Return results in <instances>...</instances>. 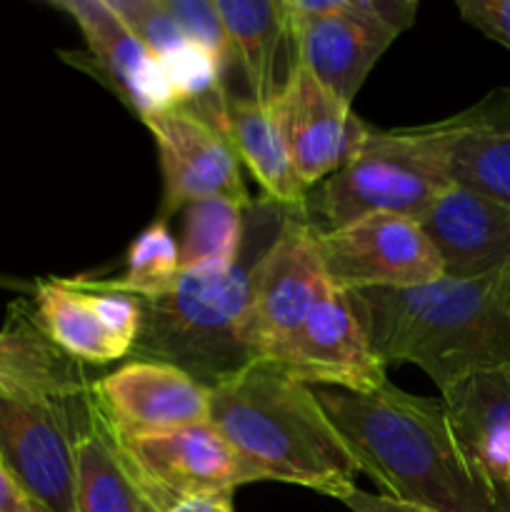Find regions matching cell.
Masks as SVG:
<instances>
[{
	"instance_id": "cell-1",
	"label": "cell",
	"mask_w": 510,
	"mask_h": 512,
	"mask_svg": "<svg viewBox=\"0 0 510 512\" xmlns=\"http://www.w3.org/2000/svg\"><path fill=\"white\" fill-rule=\"evenodd\" d=\"M360 473L385 495L428 512H510L450 425L443 403L385 383L375 393L313 388Z\"/></svg>"
},
{
	"instance_id": "cell-2",
	"label": "cell",
	"mask_w": 510,
	"mask_h": 512,
	"mask_svg": "<svg viewBox=\"0 0 510 512\" xmlns=\"http://www.w3.org/2000/svg\"><path fill=\"white\" fill-rule=\"evenodd\" d=\"M350 300L383 365H418L438 388L473 370L510 365V270L418 288L350 290Z\"/></svg>"
},
{
	"instance_id": "cell-3",
	"label": "cell",
	"mask_w": 510,
	"mask_h": 512,
	"mask_svg": "<svg viewBox=\"0 0 510 512\" xmlns=\"http://www.w3.org/2000/svg\"><path fill=\"white\" fill-rule=\"evenodd\" d=\"M208 420L258 480L303 485L335 500L355 488L358 460L313 388L275 360H250L213 385Z\"/></svg>"
},
{
	"instance_id": "cell-4",
	"label": "cell",
	"mask_w": 510,
	"mask_h": 512,
	"mask_svg": "<svg viewBox=\"0 0 510 512\" xmlns=\"http://www.w3.org/2000/svg\"><path fill=\"white\" fill-rule=\"evenodd\" d=\"M293 210L268 198L255 200L245 210V245L233 268L183 275L173 293L143 300V328L130 350L133 360L170 363L208 388L245 368L253 358L240 340V328L253 270Z\"/></svg>"
},
{
	"instance_id": "cell-5",
	"label": "cell",
	"mask_w": 510,
	"mask_h": 512,
	"mask_svg": "<svg viewBox=\"0 0 510 512\" xmlns=\"http://www.w3.org/2000/svg\"><path fill=\"white\" fill-rule=\"evenodd\" d=\"M450 185L415 148L408 130L368 128L363 143L305 200V218L320 233L368 215H400L418 223Z\"/></svg>"
},
{
	"instance_id": "cell-6",
	"label": "cell",
	"mask_w": 510,
	"mask_h": 512,
	"mask_svg": "<svg viewBox=\"0 0 510 512\" xmlns=\"http://www.w3.org/2000/svg\"><path fill=\"white\" fill-rule=\"evenodd\" d=\"M415 13V0H285L295 60L350 105Z\"/></svg>"
},
{
	"instance_id": "cell-7",
	"label": "cell",
	"mask_w": 510,
	"mask_h": 512,
	"mask_svg": "<svg viewBox=\"0 0 510 512\" xmlns=\"http://www.w3.org/2000/svg\"><path fill=\"white\" fill-rule=\"evenodd\" d=\"M330 288L333 283L325 273L318 230L308 223L303 210H293L253 270L248 310L240 328V340L250 358H278Z\"/></svg>"
},
{
	"instance_id": "cell-8",
	"label": "cell",
	"mask_w": 510,
	"mask_h": 512,
	"mask_svg": "<svg viewBox=\"0 0 510 512\" xmlns=\"http://www.w3.org/2000/svg\"><path fill=\"white\" fill-rule=\"evenodd\" d=\"M140 490L155 512L193 495L230 493L258 475L213 428L210 420L163 433L118 438Z\"/></svg>"
},
{
	"instance_id": "cell-9",
	"label": "cell",
	"mask_w": 510,
	"mask_h": 512,
	"mask_svg": "<svg viewBox=\"0 0 510 512\" xmlns=\"http://www.w3.org/2000/svg\"><path fill=\"white\" fill-rule=\"evenodd\" d=\"M320 255L340 290L418 288L443 278V263L415 220L368 215L320 233Z\"/></svg>"
},
{
	"instance_id": "cell-10",
	"label": "cell",
	"mask_w": 510,
	"mask_h": 512,
	"mask_svg": "<svg viewBox=\"0 0 510 512\" xmlns=\"http://www.w3.org/2000/svg\"><path fill=\"white\" fill-rule=\"evenodd\" d=\"M75 400L38 405L0 398V463L38 512H78Z\"/></svg>"
},
{
	"instance_id": "cell-11",
	"label": "cell",
	"mask_w": 510,
	"mask_h": 512,
	"mask_svg": "<svg viewBox=\"0 0 510 512\" xmlns=\"http://www.w3.org/2000/svg\"><path fill=\"white\" fill-rule=\"evenodd\" d=\"M405 130L448 183L510 205V88L440 123Z\"/></svg>"
},
{
	"instance_id": "cell-12",
	"label": "cell",
	"mask_w": 510,
	"mask_h": 512,
	"mask_svg": "<svg viewBox=\"0 0 510 512\" xmlns=\"http://www.w3.org/2000/svg\"><path fill=\"white\" fill-rule=\"evenodd\" d=\"M143 123L153 133L163 168V208L158 220H168L175 210L210 198L233 200L243 208L253 205L238 153L223 130L183 105L150 115Z\"/></svg>"
},
{
	"instance_id": "cell-13",
	"label": "cell",
	"mask_w": 510,
	"mask_h": 512,
	"mask_svg": "<svg viewBox=\"0 0 510 512\" xmlns=\"http://www.w3.org/2000/svg\"><path fill=\"white\" fill-rule=\"evenodd\" d=\"M310 388L375 393L388 383L348 290L330 288L275 358Z\"/></svg>"
},
{
	"instance_id": "cell-14",
	"label": "cell",
	"mask_w": 510,
	"mask_h": 512,
	"mask_svg": "<svg viewBox=\"0 0 510 512\" xmlns=\"http://www.w3.org/2000/svg\"><path fill=\"white\" fill-rule=\"evenodd\" d=\"M273 103L295 173L308 190L348 163L370 128L353 105L325 88L298 60L290 65Z\"/></svg>"
},
{
	"instance_id": "cell-15",
	"label": "cell",
	"mask_w": 510,
	"mask_h": 512,
	"mask_svg": "<svg viewBox=\"0 0 510 512\" xmlns=\"http://www.w3.org/2000/svg\"><path fill=\"white\" fill-rule=\"evenodd\" d=\"M93 398L118 438L205 423L210 388L158 360H130L93 383Z\"/></svg>"
},
{
	"instance_id": "cell-16",
	"label": "cell",
	"mask_w": 510,
	"mask_h": 512,
	"mask_svg": "<svg viewBox=\"0 0 510 512\" xmlns=\"http://www.w3.org/2000/svg\"><path fill=\"white\" fill-rule=\"evenodd\" d=\"M53 8L68 13L83 33L90 73L108 83L140 120L178 105L163 63L135 38L108 0H55Z\"/></svg>"
},
{
	"instance_id": "cell-17",
	"label": "cell",
	"mask_w": 510,
	"mask_h": 512,
	"mask_svg": "<svg viewBox=\"0 0 510 512\" xmlns=\"http://www.w3.org/2000/svg\"><path fill=\"white\" fill-rule=\"evenodd\" d=\"M443 263V278L510 270V205L463 185H445L418 220Z\"/></svg>"
},
{
	"instance_id": "cell-18",
	"label": "cell",
	"mask_w": 510,
	"mask_h": 512,
	"mask_svg": "<svg viewBox=\"0 0 510 512\" xmlns=\"http://www.w3.org/2000/svg\"><path fill=\"white\" fill-rule=\"evenodd\" d=\"M440 403L470 458L510 498V365L450 380Z\"/></svg>"
},
{
	"instance_id": "cell-19",
	"label": "cell",
	"mask_w": 510,
	"mask_h": 512,
	"mask_svg": "<svg viewBox=\"0 0 510 512\" xmlns=\"http://www.w3.org/2000/svg\"><path fill=\"white\" fill-rule=\"evenodd\" d=\"M90 390L93 383L73 358L50 343L33 313L13 305L0 330V398L60 405L83 398Z\"/></svg>"
},
{
	"instance_id": "cell-20",
	"label": "cell",
	"mask_w": 510,
	"mask_h": 512,
	"mask_svg": "<svg viewBox=\"0 0 510 512\" xmlns=\"http://www.w3.org/2000/svg\"><path fill=\"white\" fill-rule=\"evenodd\" d=\"M73 428L78 512H155L125 460L118 435L100 413L93 390L73 403Z\"/></svg>"
},
{
	"instance_id": "cell-21",
	"label": "cell",
	"mask_w": 510,
	"mask_h": 512,
	"mask_svg": "<svg viewBox=\"0 0 510 512\" xmlns=\"http://www.w3.org/2000/svg\"><path fill=\"white\" fill-rule=\"evenodd\" d=\"M228 130L238 160L258 180L263 198L283 208L303 210L310 190L295 173L275 103H258L250 95H230Z\"/></svg>"
},
{
	"instance_id": "cell-22",
	"label": "cell",
	"mask_w": 510,
	"mask_h": 512,
	"mask_svg": "<svg viewBox=\"0 0 510 512\" xmlns=\"http://www.w3.org/2000/svg\"><path fill=\"white\" fill-rule=\"evenodd\" d=\"M228 30L233 60L240 65L250 98L273 103L283 88L278 78V53L290 38L285 0H215Z\"/></svg>"
},
{
	"instance_id": "cell-23",
	"label": "cell",
	"mask_w": 510,
	"mask_h": 512,
	"mask_svg": "<svg viewBox=\"0 0 510 512\" xmlns=\"http://www.w3.org/2000/svg\"><path fill=\"white\" fill-rule=\"evenodd\" d=\"M35 323L50 343L75 363L105 365L128 355V350L108 333L95 310L93 293L70 280H45L35 288Z\"/></svg>"
},
{
	"instance_id": "cell-24",
	"label": "cell",
	"mask_w": 510,
	"mask_h": 512,
	"mask_svg": "<svg viewBox=\"0 0 510 512\" xmlns=\"http://www.w3.org/2000/svg\"><path fill=\"white\" fill-rule=\"evenodd\" d=\"M245 210L225 198L185 205L183 240L178 243L183 275L223 273L238 263L245 245Z\"/></svg>"
},
{
	"instance_id": "cell-25",
	"label": "cell",
	"mask_w": 510,
	"mask_h": 512,
	"mask_svg": "<svg viewBox=\"0 0 510 512\" xmlns=\"http://www.w3.org/2000/svg\"><path fill=\"white\" fill-rule=\"evenodd\" d=\"M180 278H183V270H180L178 240L170 233L168 220L155 218V223H150L130 243L123 260V273L118 278L70 280L88 290H115V293L135 295L140 300H155L173 293L178 288Z\"/></svg>"
},
{
	"instance_id": "cell-26",
	"label": "cell",
	"mask_w": 510,
	"mask_h": 512,
	"mask_svg": "<svg viewBox=\"0 0 510 512\" xmlns=\"http://www.w3.org/2000/svg\"><path fill=\"white\" fill-rule=\"evenodd\" d=\"M108 3L160 63L170 60L190 43L175 23L165 0H108Z\"/></svg>"
},
{
	"instance_id": "cell-27",
	"label": "cell",
	"mask_w": 510,
	"mask_h": 512,
	"mask_svg": "<svg viewBox=\"0 0 510 512\" xmlns=\"http://www.w3.org/2000/svg\"><path fill=\"white\" fill-rule=\"evenodd\" d=\"M165 5L190 43L208 50L213 58L223 63V68L233 60L228 30L215 8V0H165Z\"/></svg>"
},
{
	"instance_id": "cell-28",
	"label": "cell",
	"mask_w": 510,
	"mask_h": 512,
	"mask_svg": "<svg viewBox=\"0 0 510 512\" xmlns=\"http://www.w3.org/2000/svg\"><path fill=\"white\" fill-rule=\"evenodd\" d=\"M465 23L510 50V0H458Z\"/></svg>"
},
{
	"instance_id": "cell-29",
	"label": "cell",
	"mask_w": 510,
	"mask_h": 512,
	"mask_svg": "<svg viewBox=\"0 0 510 512\" xmlns=\"http://www.w3.org/2000/svg\"><path fill=\"white\" fill-rule=\"evenodd\" d=\"M340 503H343L350 512H428V510L413 508V505L398 503V500L388 498V495L365 493V490L360 488L350 490Z\"/></svg>"
},
{
	"instance_id": "cell-30",
	"label": "cell",
	"mask_w": 510,
	"mask_h": 512,
	"mask_svg": "<svg viewBox=\"0 0 510 512\" xmlns=\"http://www.w3.org/2000/svg\"><path fill=\"white\" fill-rule=\"evenodd\" d=\"M0 512H38L3 463H0Z\"/></svg>"
},
{
	"instance_id": "cell-31",
	"label": "cell",
	"mask_w": 510,
	"mask_h": 512,
	"mask_svg": "<svg viewBox=\"0 0 510 512\" xmlns=\"http://www.w3.org/2000/svg\"><path fill=\"white\" fill-rule=\"evenodd\" d=\"M165 512H235L233 510V495L218 493V495H193V498L175 500Z\"/></svg>"
}]
</instances>
